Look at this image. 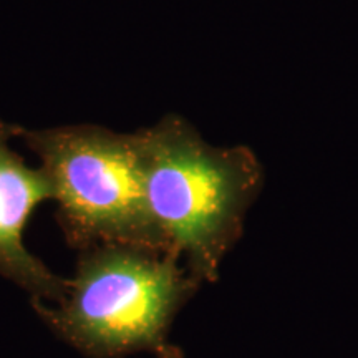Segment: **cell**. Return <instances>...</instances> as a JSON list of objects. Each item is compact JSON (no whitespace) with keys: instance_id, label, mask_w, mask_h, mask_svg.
I'll use <instances>...</instances> for the list:
<instances>
[{"instance_id":"3","label":"cell","mask_w":358,"mask_h":358,"mask_svg":"<svg viewBox=\"0 0 358 358\" xmlns=\"http://www.w3.org/2000/svg\"><path fill=\"white\" fill-rule=\"evenodd\" d=\"M15 138L42 161L70 248L82 252L113 244L168 252L148 211L134 133L96 124L17 127Z\"/></svg>"},{"instance_id":"4","label":"cell","mask_w":358,"mask_h":358,"mask_svg":"<svg viewBox=\"0 0 358 358\" xmlns=\"http://www.w3.org/2000/svg\"><path fill=\"white\" fill-rule=\"evenodd\" d=\"M17 124L0 120V277L32 299L60 303L70 289L64 279L35 257L24 244V232L35 209L53 199V187L42 168H32L12 150Z\"/></svg>"},{"instance_id":"2","label":"cell","mask_w":358,"mask_h":358,"mask_svg":"<svg viewBox=\"0 0 358 358\" xmlns=\"http://www.w3.org/2000/svg\"><path fill=\"white\" fill-rule=\"evenodd\" d=\"M199 287L174 254L108 244L78 252L64 302H30L57 337L87 358L140 352L181 358L168 334Z\"/></svg>"},{"instance_id":"1","label":"cell","mask_w":358,"mask_h":358,"mask_svg":"<svg viewBox=\"0 0 358 358\" xmlns=\"http://www.w3.org/2000/svg\"><path fill=\"white\" fill-rule=\"evenodd\" d=\"M150 216L166 250L199 284L216 282L262 187L248 146H214L176 115L134 133Z\"/></svg>"}]
</instances>
